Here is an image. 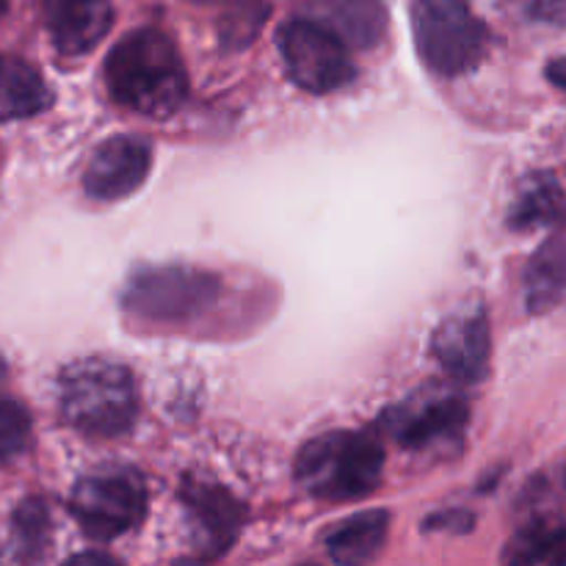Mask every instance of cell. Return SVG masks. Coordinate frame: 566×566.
I'll use <instances>...</instances> for the list:
<instances>
[{"label": "cell", "mask_w": 566, "mask_h": 566, "mask_svg": "<svg viewBox=\"0 0 566 566\" xmlns=\"http://www.w3.org/2000/svg\"><path fill=\"white\" fill-rule=\"evenodd\" d=\"M547 77H551L558 88H566V55L564 59L551 61V66H547Z\"/></svg>", "instance_id": "7402d4cb"}, {"label": "cell", "mask_w": 566, "mask_h": 566, "mask_svg": "<svg viewBox=\"0 0 566 566\" xmlns=\"http://www.w3.org/2000/svg\"><path fill=\"white\" fill-rule=\"evenodd\" d=\"M564 216L566 197L556 177L534 175L520 188L509 221H512L514 230H542V227L562 224Z\"/></svg>", "instance_id": "e0dca14e"}, {"label": "cell", "mask_w": 566, "mask_h": 566, "mask_svg": "<svg viewBox=\"0 0 566 566\" xmlns=\"http://www.w3.org/2000/svg\"><path fill=\"white\" fill-rule=\"evenodd\" d=\"M6 11H9V0H0V17H3Z\"/></svg>", "instance_id": "603a6c76"}, {"label": "cell", "mask_w": 566, "mask_h": 566, "mask_svg": "<svg viewBox=\"0 0 566 566\" xmlns=\"http://www.w3.org/2000/svg\"><path fill=\"white\" fill-rule=\"evenodd\" d=\"M70 512L83 534L111 542L142 523L147 512V490L133 470H99L77 481Z\"/></svg>", "instance_id": "8992f818"}, {"label": "cell", "mask_w": 566, "mask_h": 566, "mask_svg": "<svg viewBox=\"0 0 566 566\" xmlns=\"http://www.w3.org/2000/svg\"><path fill=\"white\" fill-rule=\"evenodd\" d=\"M105 86L125 108L164 119L186 103V64L164 31L138 28L111 48L105 59Z\"/></svg>", "instance_id": "6da1fadb"}, {"label": "cell", "mask_w": 566, "mask_h": 566, "mask_svg": "<svg viewBox=\"0 0 566 566\" xmlns=\"http://www.w3.org/2000/svg\"><path fill=\"white\" fill-rule=\"evenodd\" d=\"M313 20L324 22L332 33L354 50H370L387 33V9L381 0H326L318 3Z\"/></svg>", "instance_id": "5bb4252c"}, {"label": "cell", "mask_w": 566, "mask_h": 566, "mask_svg": "<svg viewBox=\"0 0 566 566\" xmlns=\"http://www.w3.org/2000/svg\"><path fill=\"white\" fill-rule=\"evenodd\" d=\"M415 48L434 75L457 77L486 53V25L470 0H415Z\"/></svg>", "instance_id": "277c9868"}, {"label": "cell", "mask_w": 566, "mask_h": 566, "mask_svg": "<svg viewBox=\"0 0 566 566\" xmlns=\"http://www.w3.org/2000/svg\"><path fill=\"white\" fill-rule=\"evenodd\" d=\"M390 534V514L385 509L354 514L326 536V553L337 566H368L379 558Z\"/></svg>", "instance_id": "4fadbf2b"}, {"label": "cell", "mask_w": 566, "mask_h": 566, "mask_svg": "<svg viewBox=\"0 0 566 566\" xmlns=\"http://www.w3.org/2000/svg\"><path fill=\"white\" fill-rule=\"evenodd\" d=\"M385 448L368 431H332L310 440L296 457L298 484L326 501H357L379 486Z\"/></svg>", "instance_id": "3957f363"}, {"label": "cell", "mask_w": 566, "mask_h": 566, "mask_svg": "<svg viewBox=\"0 0 566 566\" xmlns=\"http://www.w3.org/2000/svg\"><path fill=\"white\" fill-rule=\"evenodd\" d=\"M44 25L61 55H83L97 48L114 25L111 0H42Z\"/></svg>", "instance_id": "8fae6325"}, {"label": "cell", "mask_w": 566, "mask_h": 566, "mask_svg": "<svg viewBox=\"0 0 566 566\" xmlns=\"http://www.w3.org/2000/svg\"><path fill=\"white\" fill-rule=\"evenodd\" d=\"M566 562V528L556 520H531L503 551V566H539Z\"/></svg>", "instance_id": "ac0fdd59"}, {"label": "cell", "mask_w": 566, "mask_h": 566, "mask_svg": "<svg viewBox=\"0 0 566 566\" xmlns=\"http://www.w3.org/2000/svg\"><path fill=\"white\" fill-rule=\"evenodd\" d=\"M182 506L210 553H224L235 542L243 525V506L224 486L188 481L182 486Z\"/></svg>", "instance_id": "7c38bea8"}, {"label": "cell", "mask_w": 566, "mask_h": 566, "mask_svg": "<svg viewBox=\"0 0 566 566\" xmlns=\"http://www.w3.org/2000/svg\"><path fill=\"white\" fill-rule=\"evenodd\" d=\"M61 415L81 434L116 440L136 423L138 392L130 370L108 359H81L61 374Z\"/></svg>", "instance_id": "7a4b0ae2"}, {"label": "cell", "mask_w": 566, "mask_h": 566, "mask_svg": "<svg viewBox=\"0 0 566 566\" xmlns=\"http://www.w3.org/2000/svg\"><path fill=\"white\" fill-rule=\"evenodd\" d=\"M11 534H14V553L17 562L22 566H39L44 562L50 551V512L44 501L39 497H28L17 506L14 517H11Z\"/></svg>", "instance_id": "d6986e66"}, {"label": "cell", "mask_w": 566, "mask_h": 566, "mask_svg": "<svg viewBox=\"0 0 566 566\" xmlns=\"http://www.w3.org/2000/svg\"><path fill=\"white\" fill-rule=\"evenodd\" d=\"M0 376H3V374H0Z\"/></svg>", "instance_id": "4316f807"}, {"label": "cell", "mask_w": 566, "mask_h": 566, "mask_svg": "<svg viewBox=\"0 0 566 566\" xmlns=\"http://www.w3.org/2000/svg\"><path fill=\"white\" fill-rule=\"evenodd\" d=\"M153 169V147L138 136H114L99 144L83 171V191L99 202L136 193Z\"/></svg>", "instance_id": "9c48e42d"}, {"label": "cell", "mask_w": 566, "mask_h": 566, "mask_svg": "<svg viewBox=\"0 0 566 566\" xmlns=\"http://www.w3.org/2000/svg\"><path fill=\"white\" fill-rule=\"evenodd\" d=\"M31 440V418L14 398L0 396V462L20 457Z\"/></svg>", "instance_id": "ffe728a7"}, {"label": "cell", "mask_w": 566, "mask_h": 566, "mask_svg": "<svg viewBox=\"0 0 566 566\" xmlns=\"http://www.w3.org/2000/svg\"><path fill=\"white\" fill-rule=\"evenodd\" d=\"M434 357L451 379L475 385L490 365V324L481 310H459L434 332Z\"/></svg>", "instance_id": "30bf717a"}, {"label": "cell", "mask_w": 566, "mask_h": 566, "mask_svg": "<svg viewBox=\"0 0 566 566\" xmlns=\"http://www.w3.org/2000/svg\"><path fill=\"white\" fill-rule=\"evenodd\" d=\"M276 44L291 81L310 94L337 92L357 75L348 44L313 17L285 22Z\"/></svg>", "instance_id": "52a82bcc"}, {"label": "cell", "mask_w": 566, "mask_h": 566, "mask_svg": "<svg viewBox=\"0 0 566 566\" xmlns=\"http://www.w3.org/2000/svg\"><path fill=\"white\" fill-rule=\"evenodd\" d=\"M64 566H122V564L116 562L114 556H108V553L88 551V553H77V556H72Z\"/></svg>", "instance_id": "44dd1931"}, {"label": "cell", "mask_w": 566, "mask_h": 566, "mask_svg": "<svg viewBox=\"0 0 566 566\" xmlns=\"http://www.w3.org/2000/svg\"><path fill=\"white\" fill-rule=\"evenodd\" d=\"M304 566H318V564H304Z\"/></svg>", "instance_id": "d4e9b609"}, {"label": "cell", "mask_w": 566, "mask_h": 566, "mask_svg": "<svg viewBox=\"0 0 566 566\" xmlns=\"http://www.w3.org/2000/svg\"><path fill=\"white\" fill-rule=\"evenodd\" d=\"M468 423V403L453 392H418L387 409L381 426L403 448H429L457 440Z\"/></svg>", "instance_id": "ba28073f"}, {"label": "cell", "mask_w": 566, "mask_h": 566, "mask_svg": "<svg viewBox=\"0 0 566 566\" xmlns=\"http://www.w3.org/2000/svg\"><path fill=\"white\" fill-rule=\"evenodd\" d=\"M199 3H213V0H199Z\"/></svg>", "instance_id": "cb8c5ba5"}, {"label": "cell", "mask_w": 566, "mask_h": 566, "mask_svg": "<svg viewBox=\"0 0 566 566\" xmlns=\"http://www.w3.org/2000/svg\"><path fill=\"white\" fill-rule=\"evenodd\" d=\"M564 484H566V473H564Z\"/></svg>", "instance_id": "484cf974"}, {"label": "cell", "mask_w": 566, "mask_h": 566, "mask_svg": "<svg viewBox=\"0 0 566 566\" xmlns=\"http://www.w3.org/2000/svg\"><path fill=\"white\" fill-rule=\"evenodd\" d=\"M53 103V92L44 77L28 61L17 55H0V116L28 119L42 114Z\"/></svg>", "instance_id": "9a60e30c"}, {"label": "cell", "mask_w": 566, "mask_h": 566, "mask_svg": "<svg viewBox=\"0 0 566 566\" xmlns=\"http://www.w3.org/2000/svg\"><path fill=\"white\" fill-rule=\"evenodd\" d=\"M221 296V280L191 265H160L142 269L127 280L122 307L133 318L153 324H177L197 318Z\"/></svg>", "instance_id": "5b68a950"}, {"label": "cell", "mask_w": 566, "mask_h": 566, "mask_svg": "<svg viewBox=\"0 0 566 566\" xmlns=\"http://www.w3.org/2000/svg\"><path fill=\"white\" fill-rule=\"evenodd\" d=\"M525 302L531 313H547L566 302V241L553 238L531 258L525 271Z\"/></svg>", "instance_id": "2e32d148"}]
</instances>
